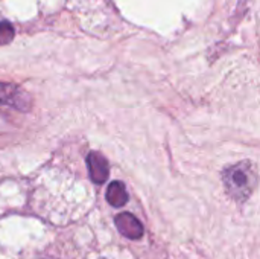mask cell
Instances as JSON below:
<instances>
[{"instance_id": "1", "label": "cell", "mask_w": 260, "mask_h": 259, "mask_svg": "<svg viewBox=\"0 0 260 259\" xmlns=\"http://www.w3.org/2000/svg\"><path fill=\"white\" fill-rule=\"evenodd\" d=\"M222 183L225 192L235 202L244 203L254 192L259 183V176L248 160H242L239 163L227 166L222 171Z\"/></svg>"}, {"instance_id": "2", "label": "cell", "mask_w": 260, "mask_h": 259, "mask_svg": "<svg viewBox=\"0 0 260 259\" xmlns=\"http://www.w3.org/2000/svg\"><path fill=\"white\" fill-rule=\"evenodd\" d=\"M0 105H9L17 110H27L30 107V98L17 85L0 82Z\"/></svg>"}, {"instance_id": "3", "label": "cell", "mask_w": 260, "mask_h": 259, "mask_svg": "<svg viewBox=\"0 0 260 259\" xmlns=\"http://www.w3.org/2000/svg\"><path fill=\"white\" fill-rule=\"evenodd\" d=\"M114 223H116L117 231L123 237H126L129 240H139V238L143 237V231H145L143 229V224L133 214H129V212L119 214L114 218Z\"/></svg>"}, {"instance_id": "4", "label": "cell", "mask_w": 260, "mask_h": 259, "mask_svg": "<svg viewBox=\"0 0 260 259\" xmlns=\"http://www.w3.org/2000/svg\"><path fill=\"white\" fill-rule=\"evenodd\" d=\"M87 168L90 172V179L96 185H104L108 180V174H110L108 162L101 153L91 151L87 156Z\"/></svg>"}, {"instance_id": "5", "label": "cell", "mask_w": 260, "mask_h": 259, "mask_svg": "<svg viewBox=\"0 0 260 259\" xmlns=\"http://www.w3.org/2000/svg\"><path fill=\"white\" fill-rule=\"evenodd\" d=\"M107 202L113 208H122L128 202V192L122 182H113L107 189Z\"/></svg>"}, {"instance_id": "6", "label": "cell", "mask_w": 260, "mask_h": 259, "mask_svg": "<svg viewBox=\"0 0 260 259\" xmlns=\"http://www.w3.org/2000/svg\"><path fill=\"white\" fill-rule=\"evenodd\" d=\"M14 38V27L9 21H0V46L11 43Z\"/></svg>"}]
</instances>
